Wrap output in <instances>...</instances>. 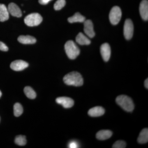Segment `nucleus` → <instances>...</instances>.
Listing matches in <instances>:
<instances>
[{
	"instance_id": "obj_20",
	"label": "nucleus",
	"mask_w": 148,
	"mask_h": 148,
	"mask_svg": "<svg viewBox=\"0 0 148 148\" xmlns=\"http://www.w3.org/2000/svg\"><path fill=\"white\" fill-rule=\"evenodd\" d=\"M26 96L29 99H34L36 97V94L34 89L30 86H26L24 89Z\"/></svg>"
},
{
	"instance_id": "obj_11",
	"label": "nucleus",
	"mask_w": 148,
	"mask_h": 148,
	"mask_svg": "<svg viewBox=\"0 0 148 148\" xmlns=\"http://www.w3.org/2000/svg\"><path fill=\"white\" fill-rule=\"evenodd\" d=\"M140 12L141 17L145 21L148 19V1L143 0L140 4Z\"/></svg>"
},
{
	"instance_id": "obj_19",
	"label": "nucleus",
	"mask_w": 148,
	"mask_h": 148,
	"mask_svg": "<svg viewBox=\"0 0 148 148\" xmlns=\"http://www.w3.org/2000/svg\"><path fill=\"white\" fill-rule=\"evenodd\" d=\"M85 21V17L82 16L79 12H77L72 16L68 18V21L70 23L75 22H84Z\"/></svg>"
},
{
	"instance_id": "obj_26",
	"label": "nucleus",
	"mask_w": 148,
	"mask_h": 148,
	"mask_svg": "<svg viewBox=\"0 0 148 148\" xmlns=\"http://www.w3.org/2000/svg\"><path fill=\"white\" fill-rule=\"evenodd\" d=\"M78 147V144L75 141H71L69 145V147L70 148H76Z\"/></svg>"
},
{
	"instance_id": "obj_29",
	"label": "nucleus",
	"mask_w": 148,
	"mask_h": 148,
	"mask_svg": "<svg viewBox=\"0 0 148 148\" xmlns=\"http://www.w3.org/2000/svg\"><path fill=\"white\" fill-rule=\"evenodd\" d=\"M2 95V92H1V90H0V98H1V96Z\"/></svg>"
},
{
	"instance_id": "obj_18",
	"label": "nucleus",
	"mask_w": 148,
	"mask_h": 148,
	"mask_svg": "<svg viewBox=\"0 0 148 148\" xmlns=\"http://www.w3.org/2000/svg\"><path fill=\"white\" fill-rule=\"evenodd\" d=\"M138 143L140 144H145L148 142V129L145 128L140 132L138 138Z\"/></svg>"
},
{
	"instance_id": "obj_6",
	"label": "nucleus",
	"mask_w": 148,
	"mask_h": 148,
	"mask_svg": "<svg viewBox=\"0 0 148 148\" xmlns=\"http://www.w3.org/2000/svg\"><path fill=\"white\" fill-rule=\"evenodd\" d=\"M134 32V26L133 23L130 19H126L125 22L123 27V34L126 40H129L132 38Z\"/></svg>"
},
{
	"instance_id": "obj_24",
	"label": "nucleus",
	"mask_w": 148,
	"mask_h": 148,
	"mask_svg": "<svg viewBox=\"0 0 148 148\" xmlns=\"http://www.w3.org/2000/svg\"><path fill=\"white\" fill-rule=\"evenodd\" d=\"M126 144L125 142L122 140H118L113 145V148H124L126 147Z\"/></svg>"
},
{
	"instance_id": "obj_8",
	"label": "nucleus",
	"mask_w": 148,
	"mask_h": 148,
	"mask_svg": "<svg viewBox=\"0 0 148 148\" xmlns=\"http://www.w3.org/2000/svg\"><path fill=\"white\" fill-rule=\"evenodd\" d=\"M101 53L104 61H109L111 56V48L108 43H105L101 46Z\"/></svg>"
},
{
	"instance_id": "obj_9",
	"label": "nucleus",
	"mask_w": 148,
	"mask_h": 148,
	"mask_svg": "<svg viewBox=\"0 0 148 148\" xmlns=\"http://www.w3.org/2000/svg\"><path fill=\"white\" fill-rule=\"evenodd\" d=\"M56 101L58 104L61 105L65 108H72L74 105L73 100L69 97H59L56 98Z\"/></svg>"
},
{
	"instance_id": "obj_10",
	"label": "nucleus",
	"mask_w": 148,
	"mask_h": 148,
	"mask_svg": "<svg viewBox=\"0 0 148 148\" xmlns=\"http://www.w3.org/2000/svg\"><path fill=\"white\" fill-rule=\"evenodd\" d=\"M84 33L87 36L90 38L94 37L95 35V32L93 29V25L92 21L90 20H85L84 21Z\"/></svg>"
},
{
	"instance_id": "obj_4",
	"label": "nucleus",
	"mask_w": 148,
	"mask_h": 148,
	"mask_svg": "<svg viewBox=\"0 0 148 148\" xmlns=\"http://www.w3.org/2000/svg\"><path fill=\"white\" fill-rule=\"evenodd\" d=\"M24 22L29 27H35L39 25L42 21V18L39 14H30L24 18Z\"/></svg>"
},
{
	"instance_id": "obj_12",
	"label": "nucleus",
	"mask_w": 148,
	"mask_h": 148,
	"mask_svg": "<svg viewBox=\"0 0 148 148\" xmlns=\"http://www.w3.org/2000/svg\"><path fill=\"white\" fill-rule=\"evenodd\" d=\"M8 10L9 13L12 16L17 17H20L22 16V12L21 10L14 3H12L9 4Z\"/></svg>"
},
{
	"instance_id": "obj_16",
	"label": "nucleus",
	"mask_w": 148,
	"mask_h": 148,
	"mask_svg": "<svg viewBox=\"0 0 148 148\" xmlns=\"http://www.w3.org/2000/svg\"><path fill=\"white\" fill-rule=\"evenodd\" d=\"M9 13L6 6L0 4V21L3 22L8 20Z\"/></svg>"
},
{
	"instance_id": "obj_28",
	"label": "nucleus",
	"mask_w": 148,
	"mask_h": 148,
	"mask_svg": "<svg viewBox=\"0 0 148 148\" xmlns=\"http://www.w3.org/2000/svg\"><path fill=\"white\" fill-rule=\"evenodd\" d=\"M145 86L147 89H148V79L147 78L145 82Z\"/></svg>"
},
{
	"instance_id": "obj_7",
	"label": "nucleus",
	"mask_w": 148,
	"mask_h": 148,
	"mask_svg": "<svg viewBox=\"0 0 148 148\" xmlns=\"http://www.w3.org/2000/svg\"><path fill=\"white\" fill-rule=\"evenodd\" d=\"M29 66V64L23 60H18L14 61L10 64V68L16 71H23Z\"/></svg>"
},
{
	"instance_id": "obj_15",
	"label": "nucleus",
	"mask_w": 148,
	"mask_h": 148,
	"mask_svg": "<svg viewBox=\"0 0 148 148\" xmlns=\"http://www.w3.org/2000/svg\"><path fill=\"white\" fill-rule=\"evenodd\" d=\"M18 40L23 44H33L36 42L34 37L30 36H21L18 37Z\"/></svg>"
},
{
	"instance_id": "obj_21",
	"label": "nucleus",
	"mask_w": 148,
	"mask_h": 148,
	"mask_svg": "<svg viewBox=\"0 0 148 148\" xmlns=\"http://www.w3.org/2000/svg\"><path fill=\"white\" fill-rule=\"evenodd\" d=\"M23 112V108L22 106L19 103H16L14 106V116L18 117L21 116Z\"/></svg>"
},
{
	"instance_id": "obj_3",
	"label": "nucleus",
	"mask_w": 148,
	"mask_h": 148,
	"mask_svg": "<svg viewBox=\"0 0 148 148\" xmlns=\"http://www.w3.org/2000/svg\"><path fill=\"white\" fill-rule=\"evenodd\" d=\"M65 51L70 59H75L79 55L80 49L73 41L69 40L65 44Z\"/></svg>"
},
{
	"instance_id": "obj_5",
	"label": "nucleus",
	"mask_w": 148,
	"mask_h": 148,
	"mask_svg": "<svg viewBox=\"0 0 148 148\" xmlns=\"http://www.w3.org/2000/svg\"><path fill=\"white\" fill-rule=\"evenodd\" d=\"M122 16V12L118 6H114L112 8L109 14V18L111 24L116 25L119 23Z\"/></svg>"
},
{
	"instance_id": "obj_27",
	"label": "nucleus",
	"mask_w": 148,
	"mask_h": 148,
	"mask_svg": "<svg viewBox=\"0 0 148 148\" xmlns=\"http://www.w3.org/2000/svg\"><path fill=\"white\" fill-rule=\"evenodd\" d=\"M51 1V0H39V2L41 4L46 5Z\"/></svg>"
},
{
	"instance_id": "obj_22",
	"label": "nucleus",
	"mask_w": 148,
	"mask_h": 148,
	"mask_svg": "<svg viewBox=\"0 0 148 148\" xmlns=\"http://www.w3.org/2000/svg\"><path fill=\"white\" fill-rule=\"evenodd\" d=\"M27 142L26 137L23 135H18L16 136L15 139V143L18 146L25 145Z\"/></svg>"
},
{
	"instance_id": "obj_14",
	"label": "nucleus",
	"mask_w": 148,
	"mask_h": 148,
	"mask_svg": "<svg viewBox=\"0 0 148 148\" xmlns=\"http://www.w3.org/2000/svg\"><path fill=\"white\" fill-rule=\"evenodd\" d=\"M112 134V132L110 130H101L97 132L96 137L98 140H105L110 138Z\"/></svg>"
},
{
	"instance_id": "obj_13",
	"label": "nucleus",
	"mask_w": 148,
	"mask_h": 148,
	"mask_svg": "<svg viewBox=\"0 0 148 148\" xmlns=\"http://www.w3.org/2000/svg\"><path fill=\"white\" fill-rule=\"evenodd\" d=\"M105 112V109L103 107L97 106L90 109L88 113L91 117H98L103 115Z\"/></svg>"
},
{
	"instance_id": "obj_17",
	"label": "nucleus",
	"mask_w": 148,
	"mask_h": 148,
	"mask_svg": "<svg viewBox=\"0 0 148 148\" xmlns=\"http://www.w3.org/2000/svg\"><path fill=\"white\" fill-rule=\"evenodd\" d=\"M76 42L80 45H88L90 43L89 39L82 33H79L76 38Z\"/></svg>"
},
{
	"instance_id": "obj_25",
	"label": "nucleus",
	"mask_w": 148,
	"mask_h": 148,
	"mask_svg": "<svg viewBox=\"0 0 148 148\" xmlns=\"http://www.w3.org/2000/svg\"><path fill=\"white\" fill-rule=\"evenodd\" d=\"M0 50L7 51L8 50V48L5 45V44L0 41Z\"/></svg>"
},
{
	"instance_id": "obj_1",
	"label": "nucleus",
	"mask_w": 148,
	"mask_h": 148,
	"mask_svg": "<svg viewBox=\"0 0 148 148\" xmlns=\"http://www.w3.org/2000/svg\"><path fill=\"white\" fill-rule=\"evenodd\" d=\"M64 81L66 84L75 86H82L84 83L82 76L77 72H72L64 76Z\"/></svg>"
},
{
	"instance_id": "obj_23",
	"label": "nucleus",
	"mask_w": 148,
	"mask_h": 148,
	"mask_svg": "<svg viewBox=\"0 0 148 148\" xmlns=\"http://www.w3.org/2000/svg\"><path fill=\"white\" fill-rule=\"evenodd\" d=\"M66 4L65 0H57L54 5V9L56 10H59L63 8Z\"/></svg>"
},
{
	"instance_id": "obj_2",
	"label": "nucleus",
	"mask_w": 148,
	"mask_h": 148,
	"mask_svg": "<svg viewBox=\"0 0 148 148\" xmlns=\"http://www.w3.org/2000/svg\"><path fill=\"white\" fill-rule=\"evenodd\" d=\"M116 101L117 104L126 112H132L134 110L135 106L133 101L127 95H119L117 97Z\"/></svg>"
}]
</instances>
